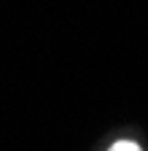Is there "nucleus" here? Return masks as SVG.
<instances>
[{
	"instance_id": "nucleus-1",
	"label": "nucleus",
	"mask_w": 148,
	"mask_h": 151,
	"mask_svg": "<svg viewBox=\"0 0 148 151\" xmlns=\"http://www.w3.org/2000/svg\"><path fill=\"white\" fill-rule=\"evenodd\" d=\"M110 151H143V148L137 143H132V140H119V143H113Z\"/></svg>"
}]
</instances>
